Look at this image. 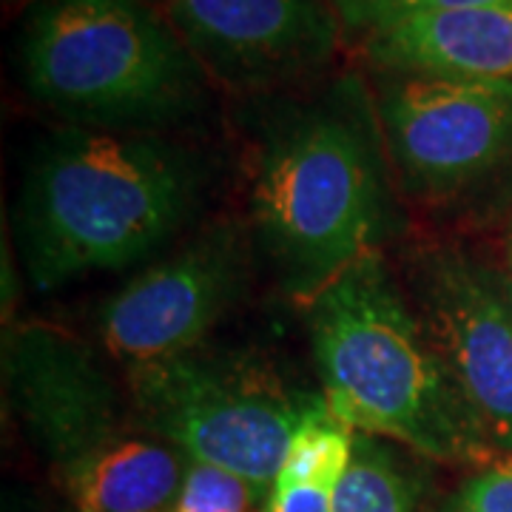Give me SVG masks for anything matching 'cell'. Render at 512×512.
I'll return each instance as SVG.
<instances>
[{
    "mask_svg": "<svg viewBox=\"0 0 512 512\" xmlns=\"http://www.w3.org/2000/svg\"><path fill=\"white\" fill-rule=\"evenodd\" d=\"M211 171L163 134L63 126L32 148L15 200V254L35 293L143 268L194 231Z\"/></svg>",
    "mask_w": 512,
    "mask_h": 512,
    "instance_id": "cell-1",
    "label": "cell"
},
{
    "mask_svg": "<svg viewBox=\"0 0 512 512\" xmlns=\"http://www.w3.org/2000/svg\"><path fill=\"white\" fill-rule=\"evenodd\" d=\"M248 228L279 291L302 305L402 231L376 103L356 74L259 134Z\"/></svg>",
    "mask_w": 512,
    "mask_h": 512,
    "instance_id": "cell-2",
    "label": "cell"
},
{
    "mask_svg": "<svg viewBox=\"0 0 512 512\" xmlns=\"http://www.w3.org/2000/svg\"><path fill=\"white\" fill-rule=\"evenodd\" d=\"M322 399L362 436L427 461H495L481 421L382 254L353 265L305 305Z\"/></svg>",
    "mask_w": 512,
    "mask_h": 512,
    "instance_id": "cell-3",
    "label": "cell"
},
{
    "mask_svg": "<svg viewBox=\"0 0 512 512\" xmlns=\"http://www.w3.org/2000/svg\"><path fill=\"white\" fill-rule=\"evenodd\" d=\"M3 396L74 512H168L185 458L137 421L97 350L49 322L3 328Z\"/></svg>",
    "mask_w": 512,
    "mask_h": 512,
    "instance_id": "cell-4",
    "label": "cell"
},
{
    "mask_svg": "<svg viewBox=\"0 0 512 512\" xmlns=\"http://www.w3.org/2000/svg\"><path fill=\"white\" fill-rule=\"evenodd\" d=\"M20 77L69 126L160 134L205 103V72L151 0H35Z\"/></svg>",
    "mask_w": 512,
    "mask_h": 512,
    "instance_id": "cell-5",
    "label": "cell"
},
{
    "mask_svg": "<svg viewBox=\"0 0 512 512\" xmlns=\"http://www.w3.org/2000/svg\"><path fill=\"white\" fill-rule=\"evenodd\" d=\"M137 421L185 461L208 464L271 490L316 393L293 390L254 350L205 342L126 370Z\"/></svg>",
    "mask_w": 512,
    "mask_h": 512,
    "instance_id": "cell-6",
    "label": "cell"
},
{
    "mask_svg": "<svg viewBox=\"0 0 512 512\" xmlns=\"http://www.w3.org/2000/svg\"><path fill=\"white\" fill-rule=\"evenodd\" d=\"M404 200L450 211L512 168V80L384 72L373 94Z\"/></svg>",
    "mask_w": 512,
    "mask_h": 512,
    "instance_id": "cell-7",
    "label": "cell"
},
{
    "mask_svg": "<svg viewBox=\"0 0 512 512\" xmlns=\"http://www.w3.org/2000/svg\"><path fill=\"white\" fill-rule=\"evenodd\" d=\"M254 259L248 222H202L100 302V348L123 370L200 348L245 299Z\"/></svg>",
    "mask_w": 512,
    "mask_h": 512,
    "instance_id": "cell-8",
    "label": "cell"
},
{
    "mask_svg": "<svg viewBox=\"0 0 512 512\" xmlns=\"http://www.w3.org/2000/svg\"><path fill=\"white\" fill-rule=\"evenodd\" d=\"M404 288L495 456H512V291L507 276L458 242L410 248Z\"/></svg>",
    "mask_w": 512,
    "mask_h": 512,
    "instance_id": "cell-9",
    "label": "cell"
},
{
    "mask_svg": "<svg viewBox=\"0 0 512 512\" xmlns=\"http://www.w3.org/2000/svg\"><path fill=\"white\" fill-rule=\"evenodd\" d=\"M202 72L231 89H274L325 66L342 20L330 0H151Z\"/></svg>",
    "mask_w": 512,
    "mask_h": 512,
    "instance_id": "cell-10",
    "label": "cell"
},
{
    "mask_svg": "<svg viewBox=\"0 0 512 512\" xmlns=\"http://www.w3.org/2000/svg\"><path fill=\"white\" fill-rule=\"evenodd\" d=\"M359 46L382 72L512 80V3L382 20L359 32Z\"/></svg>",
    "mask_w": 512,
    "mask_h": 512,
    "instance_id": "cell-11",
    "label": "cell"
},
{
    "mask_svg": "<svg viewBox=\"0 0 512 512\" xmlns=\"http://www.w3.org/2000/svg\"><path fill=\"white\" fill-rule=\"evenodd\" d=\"M353 447L356 433L316 393L262 501V512H333V495L348 473Z\"/></svg>",
    "mask_w": 512,
    "mask_h": 512,
    "instance_id": "cell-12",
    "label": "cell"
},
{
    "mask_svg": "<svg viewBox=\"0 0 512 512\" xmlns=\"http://www.w3.org/2000/svg\"><path fill=\"white\" fill-rule=\"evenodd\" d=\"M427 478V458L396 441L356 433L348 473L333 495V512H419Z\"/></svg>",
    "mask_w": 512,
    "mask_h": 512,
    "instance_id": "cell-13",
    "label": "cell"
},
{
    "mask_svg": "<svg viewBox=\"0 0 512 512\" xmlns=\"http://www.w3.org/2000/svg\"><path fill=\"white\" fill-rule=\"evenodd\" d=\"M265 490L208 464L185 461L183 484L168 512H256Z\"/></svg>",
    "mask_w": 512,
    "mask_h": 512,
    "instance_id": "cell-14",
    "label": "cell"
},
{
    "mask_svg": "<svg viewBox=\"0 0 512 512\" xmlns=\"http://www.w3.org/2000/svg\"><path fill=\"white\" fill-rule=\"evenodd\" d=\"M512 0H330L342 26L362 32L373 23L424 12H458V9H484V6H507Z\"/></svg>",
    "mask_w": 512,
    "mask_h": 512,
    "instance_id": "cell-15",
    "label": "cell"
},
{
    "mask_svg": "<svg viewBox=\"0 0 512 512\" xmlns=\"http://www.w3.org/2000/svg\"><path fill=\"white\" fill-rule=\"evenodd\" d=\"M436 512H512V464L495 458L464 478Z\"/></svg>",
    "mask_w": 512,
    "mask_h": 512,
    "instance_id": "cell-16",
    "label": "cell"
},
{
    "mask_svg": "<svg viewBox=\"0 0 512 512\" xmlns=\"http://www.w3.org/2000/svg\"><path fill=\"white\" fill-rule=\"evenodd\" d=\"M507 282H510V291H512V231H510V239H507Z\"/></svg>",
    "mask_w": 512,
    "mask_h": 512,
    "instance_id": "cell-17",
    "label": "cell"
},
{
    "mask_svg": "<svg viewBox=\"0 0 512 512\" xmlns=\"http://www.w3.org/2000/svg\"><path fill=\"white\" fill-rule=\"evenodd\" d=\"M504 461H510V464H512V456H504Z\"/></svg>",
    "mask_w": 512,
    "mask_h": 512,
    "instance_id": "cell-18",
    "label": "cell"
},
{
    "mask_svg": "<svg viewBox=\"0 0 512 512\" xmlns=\"http://www.w3.org/2000/svg\"><path fill=\"white\" fill-rule=\"evenodd\" d=\"M6 3H18V0H6Z\"/></svg>",
    "mask_w": 512,
    "mask_h": 512,
    "instance_id": "cell-19",
    "label": "cell"
}]
</instances>
